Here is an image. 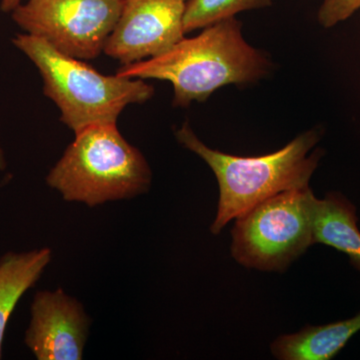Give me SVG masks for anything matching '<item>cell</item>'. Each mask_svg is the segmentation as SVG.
<instances>
[{
	"mask_svg": "<svg viewBox=\"0 0 360 360\" xmlns=\"http://www.w3.org/2000/svg\"><path fill=\"white\" fill-rule=\"evenodd\" d=\"M92 319L63 288L33 296L25 343L37 360H82Z\"/></svg>",
	"mask_w": 360,
	"mask_h": 360,
	"instance_id": "ba28073f",
	"label": "cell"
},
{
	"mask_svg": "<svg viewBox=\"0 0 360 360\" xmlns=\"http://www.w3.org/2000/svg\"><path fill=\"white\" fill-rule=\"evenodd\" d=\"M269 68L264 54L245 41L240 22L232 18L203 28L193 39L184 37L160 56L122 65L116 75L167 80L174 86V105L187 108L224 85L255 82Z\"/></svg>",
	"mask_w": 360,
	"mask_h": 360,
	"instance_id": "6da1fadb",
	"label": "cell"
},
{
	"mask_svg": "<svg viewBox=\"0 0 360 360\" xmlns=\"http://www.w3.org/2000/svg\"><path fill=\"white\" fill-rule=\"evenodd\" d=\"M309 186L272 196L236 219L231 255L246 269L283 271L314 245Z\"/></svg>",
	"mask_w": 360,
	"mask_h": 360,
	"instance_id": "5b68a950",
	"label": "cell"
},
{
	"mask_svg": "<svg viewBox=\"0 0 360 360\" xmlns=\"http://www.w3.org/2000/svg\"><path fill=\"white\" fill-rule=\"evenodd\" d=\"M75 134L45 179L63 200L96 207L148 193L151 168L116 123L90 125Z\"/></svg>",
	"mask_w": 360,
	"mask_h": 360,
	"instance_id": "3957f363",
	"label": "cell"
},
{
	"mask_svg": "<svg viewBox=\"0 0 360 360\" xmlns=\"http://www.w3.org/2000/svg\"><path fill=\"white\" fill-rule=\"evenodd\" d=\"M13 44L37 66L45 96L58 105L61 122L75 134L90 125L116 123L127 106L146 103L155 94L144 79L104 75L34 35H16Z\"/></svg>",
	"mask_w": 360,
	"mask_h": 360,
	"instance_id": "277c9868",
	"label": "cell"
},
{
	"mask_svg": "<svg viewBox=\"0 0 360 360\" xmlns=\"http://www.w3.org/2000/svg\"><path fill=\"white\" fill-rule=\"evenodd\" d=\"M359 331L360 312L345 321L307 326L298 333L279 336L272 342L271 352L279 360H330Z\"/></svg>",
	"mask_w": 360,
	"mask_h": 360,
	"instance_id": "30bf717a",
	"label": "cell"
},
{
	"mask_svg": "<svg viewBox=\"0 0 360 360\" xmlns=\"http://www.w3.org/2000/svg\"><path fill=\"white\" fill-rule=\"evenodd\" d=\"M23 1H25V0H1L0 8H1V11H4V13H13L14 9L18 6H20Z\"/></svg>",
	"mask_w": 360,
	"mask_h": 360,
	"instance_id": "5bb4252c",
	"label": "cell"
},
{
	"mask_svg": "<svg viewBox=\"0 0 360 360\" xmlns=\"http://www.w3.org/2000/svg\"><path fill=\"white\" fill-rule=\"evenodd\" d=\"M270 0H188L184 16V33L208 27L236 14L270 6Z\"/></svg>",
	"mask_w": 360,
	"mask_h": 360,
	"instance_id": "7c38bea8",
	"label": "cell"
},
{
	"mask_svg": "<svg viewBox=\"0 0 360 360\" xmlns=\"http://www.w3.org/2000/svg\"><path fill=\"white\" fill-rule=\"evenodd\" d=\"M51 259L49 248L9 251L0 257V359L9 319L26 291L41 278Z\"/></svg>",
	"mask_w": 360,
	"mask_h": 360,
	"instance_id": "8fae6325",
	"label": "cell"
},
{
	"mask_svg": "<svg viewBox=\"0 0 360 360\" xmlns=\"http://www.w3.org/2000/svg\"><path fill=\"white\" fill-rule=\"evenodd\" d=\"M6 158H4V151H2L1 148H0V172L6 169Z\"/></svg>",
	"mask_w": 360,
	"mask_h": 360,
	"instance_id": "9a60e30c",
	"label": "cell"
},
{
	"mask_svg": "<svg viewBox=\"0 0 360 360\" xmlns=\"http://www.w3.org/2000/svg\"><path fill=\"white\" fill-rule=\"evenodd\" d=\"M359 8L360 0H324L319 8V20L324 27H333Z\"/></svg>",
	"mask_w": 360,
	"mask_h": 360,
	"instance_id": "4fadbf2b",
	"label": "cell"
},
{
	"mask_svg": "<svg viewBox=\"0 0 360 360\" xmlns=\"http://www.w3.org/2000/svg\"><path fill=\"white\" fill-rule=\"evenodd\" d=\"M175 136L181 146L202 158L217 176L219 205L210 226L214 236L231 220L272 196L309 186V180L322 156L319 149L309 155L319 141L315 130L300 134L276 153L257 158L227 155L208 148L188 123H184L175 132Z\"/></svg>",
	"mask_w": 360,
	"mask_h": 360,
	"instance_id": "7a4b0ae2",
	"label": "cell"
},
{
	"mask_svg": "<svg viewBox=\"0 0 360 360\" xmlns=\"http://www.w3.org/2000/svg\"><path fill=\"white\" fill-rule=\"evenodd\" d=\"M124 0H26L13 20L28 34L80 60L98 58L115 30Z\"/></svg>",
	"mask_w": 360,
	"mask_h": 360,
	"instance_id": "8992f818",
	"label": "cell"
},
{
	"mask_svg": "<svg viewBox=\"0 0 360 360\" xmlns=\"http://www.w3.org/2000/svg\"><path fill=\"white\" fill-rule=\"evenodd\" d=\"M314 245L330 246L345 253L360 272V231L355 206L340 193L314 198L312 205Z\"/></svg>",
	"mask_w": 360,
	"mask_h": 360,
	"instance_id": "9c48e42d",
	"label": "cell"
},
{
	"mask_svg": "<svg viewBox=\"0 0 360 360\" xmlns=\"http://www.w3.org/2000/svg\"><path fill=\"white\" fill-rule=\"evenodd\" d=\"M188 0H124L104 53L122 65L156 58L186 37Z\"/></svg>",
	"mask_w": 360,
	"mask_h": 360,
	"instance_id": "52a82bcc",
	"label": "cell"
}]
</instances>
